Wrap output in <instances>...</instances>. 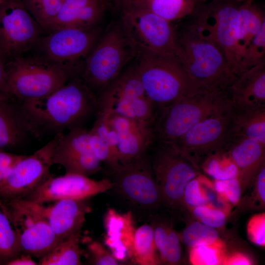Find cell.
Returning <instances> with one entry per match:
<instances>
[{
  "label": "cell",
  "mask_w": 265,
  "mask_h": 265,
  "mask_svg": "<svg viewBox=\"0 0 265 265\" xmlns=\"http://www.w3.org/2000/svg\"><path fill=\"white\" fill-rule=\"evenodd\" d=\"M16 101L27 131L37 137L81 127L98 107L97 96L80 77L70 79L47 96Z\"/></svg>",
  "instance_id": "1"
},
{
  "label": "cell",
  "mask_w": 265,
  "mask_h": 265,
  "mask_svg": "<svg viewBox=\"0 0 265 265\" xmlns=\"http://www.w3.org/2000/svg\"><path fill=\"white\" fill-rule=\"evenodd\" d=\"M232 109L226 89L201 87L158 111L153 124L155 142L173 144L202 120Z\"/></svg>",
  "instance_id": "2"
},
{
  "label": "cell",
  "mask_w": 265,
  "mask_h": 265,
  "mask_svg": "<svg viewBox=\"0 0 265 265\" xmlns=\"http://www.w3.org/2000/svg\"><path fill=\"white\" fill-rule=\"evenodd\" d=\"M136 57V73L157 111L202 87L174 56L138 50Z\"/></svg>",
  "instance_id": "3"
},
{
  "label": "cell",
  "mask_w": 265,
  "mask_h": 265,
  "mask_svg": "<svg viewBox=\"0 0 265 265\" xmlns=\"http://www.w3.org/2000/svg\"><path fill=\"white\" fill-rule=\"evenodd\" d=\"M137 52L119 21L113 23L101 34L87 56L81 78L96 95L123 72Z\"/></svg>",
  "instance_id": "4"
},
{
  "label": "cell",
  "mask_w": 265,
  "mask_h": 265,
  "mask_svg": "<svg viewBox=\"0 0 265 265\" xmlns=\"http://www.w3.org/2000/svg\"><path fill=\"white\" fill-rule=\"evenodd\" d=\"M5 69L7 94L18 102L47 96L72 78L61 66L42 56L16 57L5 63Z\"/></svg>",
  "instance_id": "5"
},
{
  "label": "cell",
  "mask_w": 265,
  "mask_h": 265,
  "mask_svg": "<svg viewBox=\"0 0 265 265\" xmlns=\"http://www.w3.org/2000/svg\"><path fill=\"white\" fill-rule=\"evenodd\" d=\"M178 39L181 49L180 60L201 87L225 90L235 80L237 76L214 44L199 36L189 26Z\"/></svg>",
  "instance_id": "6"
},
{
  "label": "cell",
  "mask_w": 265,
  "mask_h": 265,
  "mask_svg": "<svg viewBox=\"0 0 265 265\" xmlns=\"http://www.w3.org/2000/svg\"><path fill=\"white\" fill-rule=\"evenodd\" d=\"M236 0H212L199 11L189 26L199 36L214 44L224 54L233 73L239 74L238 6Z\"/></svg>",
  "instance_id": "7"
},
{
  "label": "cell",
  "mask_w": 265,
  "mask_h": 265,
  "mask_svg": "<svg viewBox=\"0 0 265 265\" xmlns=\"http://www.w3.org/2000/svg\"><path fill=\"white\" fill-rule=\"evenodd\" d=\"M119 9V22L138 50L172 55L180 60L181 49L171 22L132 3Z\"/></svg>",
  "instance_id": "8"
},
{
  "label": "cell",
  "mask_w": 265,
  "mask_h": 265,
  "mask_svg": "<svg viewBox=\"0 0 265 265\" xmlns=\"http://www.w3.org/2000/svg\"><path fill=\"white\" fill-rule=\"evenodd\" d=\"M98 110L153 124L157 108L146 95L134 66L123 71L97 96Z\"/></svg>",
  "instance_id": "9"
},
{
  "label": "cell",
  "mask_w": 265,
  "mask_h": 265,
  "mask_svg": "<svg viewBox=\"0 0 265 265\" xmlns=\"http://www.w3.org/2000/svg\"><path fill=\"white\" fill-rule=\"evenodd\" d=\"M101 34L99 26L63 27L49 32L37 44L41 56L61 66L72 78H81L84 61Z\"/></svg>",
  "instance_id": "10"
},
{
  "label": "cell",
  "mask_w": 265,
  "mask_h": 265,
  "mask_svg": "<svg viewBox=\"0 0 265 265\" xmlns=\"http://www.w3.org/2000/svg\"><path fill=\"white\" fill-rule=\"evenodd\" d=\"M155 142L149 157L162 202L168 207L178 208L182 206L186 186L200 174V169L172 145Z\"/></svg>",
  "instance_id": "11"
},
{
  "label": "cell",
  "mask_w": 265,
  "mask_h": 265,
  "mask_svg": "<svg viewBox=\"0 0 265 265\" xmlns=\"http://www.w3.org/2000/svg\"><path fill=\"white\" fill-rule=\"evenodd\" d=\"M232 109L196 124L172 145L197 168L209 157L226 151L235 136Z\"/></svg>",
  "instance_id": "12"
},
{
  "label": "cell",
  "mask_w": 265,
  "mask_h": 265,
  "mask_svg": "<svg viewBox=\"0 0 265 265\" xmlns=\"http://www.w3.org/2000/svg\"><path fill=\"white\" fill-rule=\"evenodd\" d=\"M42 29L21 0L0 2V55L6 62L37 45Z\"/></svg>",
  "instance_id": "13"
},
{
  "label": "cell",
  "mask_w": 265,
  "mask_h": 265,
  "mask_svg": "<svg viewBox=\"0 0 265 265\" xmlns=\"http://www.w3.org/2000/svg\"><path fill=\"white\" fill-rule=\"evenodd\" d=\"M58 133L46 145L19 162L0 183V198L23 199L51 176Z\"/></svg>",
  "instance_id": "14"
},
{
  "label": "cell",
  "mask_w": 265,
  "mask_h": 265,
  "mask_svg": "<svg viewBox=\"0 0 265 265\" xmlns=\"http://www.w3.org/2000/svg\"><path fill=\"white\" fill-rule=\"evenodd\" d=\"M2 200L16 230L22 253L39 260L61 241L47 221L23 200Z\"/></svg>",
  "instance_id": "15"
},
{
  "label": "cell",
  "mask_w": 265,
  "mask_h": 265,
  "mask_svg": "<svg viewBox=\"0 0 265 265\" xmlns=\"http://www.w3.org/2000/svg\"><path fill=\"white\" fill-rule=\"evenodd\" d=\"M109 170L113 186L132 202L146 208L162 202L148 154Z\"/></svg>",
  "instance_id": "16"
},
{
  "label": "cell",
  "mask_w": 265,
  "mask_h": 265,
  "mask_svg": "<svg viewBox=\"0 0 265 265\" xmlns=\"http://www.w3.org/2000/svg\"><path fill=\"white\" fill-rule=\"evenodd\" d=\"M113 187V182L108 179L95 180L86 176L65 173L51 176L23 199L40 204L62 199H87Z\"/></svg>",
  "instance_id": "17"
},
{
  "label": "cell",
  "mask_w": 265,
  "mask_h": 265,
  "mask_svg": "<svg viewBox=\"0 0 265 265\" xmlns=\"http://www.w3.org/2000/svg\"><path fill=\"white\" fill-rule=\"evenodd\" d=\"M107 122L116 136L120 164H126L147 154L155 143L153 125L116 114Z\"/></svg>",
  "instance_id": "18"
},
{
  "label": "cell",
  "mask_w": 265,
  "mask_h": 265,
  "mask_svg": "<svg viewBox=\"0 0 265 265\" xmlns=\"http://www.w3.org/2000/svg\"><path fill=\"white\" fill-rule=\"evenodd\" d=\"M22 200L47 221L61 240L80 232L86 215L91 211L86 199H62L49 206Z\"/></svg>",
  "instance_id": "19"
},
{
  "label": "cell",
  "mask_w": 265,
  "mask_h": 265,
  "mask_svg": "<svg viewBox=\"0 0 265 265\" xmlns=\"http://www.w3.org/2000/svg\"><path fill=\"white\" fill-rule=\"evenodd\" d=\"M226 91L234 111L265 106V63L240 73Z\"/></svg>",
  "instance_id": "20"
},
{
  "label": "cell",
  "mask_w": 265,
  "mask_h": 265,
  "mask_svg": "<svg viewBox=\"0 0 265 265\" xmlns=\"http://www.w3.org/2000/svg\"><path fill=\"white\" fill-rule=\"evenodd\" d=\"M105 244L119 262L132 261L136 230L131 212L121 213L109 208L104 217Z\"/></svg>",
  "instance_id": "21"
},
{
  "label": "cell",
  "mask_w": 265,
  "mask_h": 265,
  "mask_svg": "<svg viewBox=\"0 0 265 265\" xmlns=\"http://www.w3.org/2000/svg\"><path fill=\"white\" fill-rule=\"evenodd\" d=\"M227 151L238 168V178L243 195L265 164V144L254 139L235 135Z\"/></svg>",
  "instance_id": "22"
},
{
  "label": "cell",
  "mask_w": 265,
  "mask_h": 265,
  "mask_svg": "<svg viewBox=\"0 0 265 265\" xmlns=\"http://www.w3.org/2000/svg\"><path fill=\"white\" fill-rule=\"evenodd\" d=\"M27 133L17 101L11 97L0 98V149L18 145Z\"/></svg>",
  "instance_id": "23"
},
{
  "label": "cell",
  "mask_w": 265,
  "mask_h": 265,
  "mask_svg": "<svg viewBox=\"0 0 265 265\" xmlns=\"http://www.w3.org/2000/svg\"><path fill=\"white\" fill-rule=\"evenodd\" d=\"M264 23L265 14L253 1L239 5L238 43L241 56Z\"/></svg>",
  "instance_id": "24"
},
{
  "label": "cell",
  "mask_w": 265,
  "mask_h": 265,
  "mask_svg": "<svg viewBox=\"0 0 265 265\" xmlns=\"http://www.w3.org/2000/svg\"><path fill=\"white\" fill-rule=\"evenodd\" d=\"M232 121L235 135L254 139L265 144V106L240 111L233 110Z\"/></svg>",
  "instance_id": "25"
},
{
  "label": "cell",
  "mask_w": 265,
  "mask_h": 265,
  "mask_svg": "<svg viewBox=\"0 0 265 265\" xmlns=\"http://www.w3.org/2000/svg\"><path fill=\"white\" fill-rule=\"evenodd\" d=\"M128 3L145 8L170 22L192 14L197 5L196 0H135Z\"/></svg>",
  "instance_id": "26"
},
{
  "label": "cell",
  "mask_w": 265,
  "mask_h": 265,
  "mask_svg": "<svg viewBox=\"0 0 265 265\" xmlns=\"http://www.w3.org/2000/svg\"><path fill=\"white\" fill-rule=\"evenodd\" d=\"M80 232L61 240L39 260L40 265H80L83 250L80 245Z\"/></svg>",
  "instance_id": "27"
},
{
  "label": "cell",
  "mask_w": 265,
  "mask_h": 265,
  "mask_svg": "<svg viewBox=\"0 0 265 265\" xmlns=\"http://www.w3.org/2000/svg\"><path fill=\"white\" fill-rule=\"evenodd\" d=\"M21 253L14 225L4 201L0 198V265H7Z\"/></svg>",
  "instance_id": "28"
},
{
  "label": "cell",
  "mask_w": 265,
  "mask_h": 265,
  "mask_svg": "<svg viewBox=\"0 0 265 265\" xmlns=\"http://www.w3.org/2000/svg\"><path fill=\"white\" fill-rule=\"evenodd\" d=\"M131 261L139 265L160 264L152 226L145 224L136 229Z\"/></svg>",
  "instance_id": "29"
},
{
  "label": "cell",
  "mask_w": 265,
  "mask_h": 265,
  "mask_svg": "<svg viewBox=\"0 0 265 265\" xmlns=\"http://www.w3.org/2000/svg\"><path fill=\"white\" fill-rule=\"evenodd\" d=\"M181 241L189 248L200 245H215L226 248L217 230L196 220L187 225L181 234Z\"/></svg>",
  "instance_id": "30"
},
{
  "label": "cell",
  "mask_w": 265,
  "mask_h": 265,
  "mask_svg": "<svg viewBox=\"0 0 265 265\" xmlns=\"http://www.w3.org/2000/svg\"><path fill=\"white\" fill-rule=\"evenodd\" d=\"M244 197L242 196L232 214L235 217L249 211L265 208V164L262 165Z\"/></svg>",
  "instance_id": "31"
},
{
  "label": "cell",
  "mask_w": 265,
  "mask_h": 265,
  "mask_svg": "<svg viewBox=\"0 0 265 265\" xmlns=\"http://www.w3.org/2000/svg\"><path fill=\"white\" fill-rule=\"evenodd\" d=\"M200 168L214 180H228L238 178V168L227 150L206 159Z\"/></svg>",
  "instance_id": "32"
},
{
  "label": "cell",
  "mask_w": 265,
  "mask_h": 265,
  "mask_svg": "<svg viewBox=\"0 0 265 265\" xmlns=\"http://www.w3.org/2000/svg\"><path fill=\"white\" fill-rule=\"evenodd\" d=\"M101 163L93 151H90L63 158L55 164L62 166L65 173L88 176L102 169Z\"/></svg>",
  "instance_id": "33"
},
{
  "label": "cell",
  "mask_w": 265,
  "mask_h": 265,
  "mask_svg": "<svg viewBox=\"0 0 265 265\" xmlns=\"http://www.w3.org/2000/svg\"><path fill=\"white\" fill-rule=\"evenodd\" d=\"M64 0H21L26 9L43 29L53 22Z\"/></svg>",
  "instance_id": "34"
},
{
  "label": "cell",
  "mask_w": 265,
  "mask_h": 265,
  "mask_svg": "<svg viewBox=\"0 0 265 265\" xmlns=\"http://www.w3.org/2000/svg\"><path fill=\"white\" fill-rule=\"evenodd\" d=\"M97 0H64L56 17L45 31L70 27L85 8Z\"/></svg>",
  "instance_id": "35"
},
{
  "label": "cell",
  "mask_w": 265,
  "mask_h": 265,
  "mask_svg": "<svg viewBox=\"0 0 265 265\" xmlns=\"http://www.w3.org/2000/svg\"><path fill=\"white\" fill-rule=\"evenodd\" d=\"M200 174L191 180L186 186L183 196L182 206L188 210L192 208L208 204H213V197L209 193L206 185L209 182Z\"/></svg>",
  "instance_id": "36"
},
{
  "label": "cell",
  "mask_w": 265,
  "mask_h": 265,
  "mask_svg": "<svg viewBox=\"0 0 265 265\" xmlns=\"http://www.w3.org/2000/svg\"><path fill=\"white\" fill-rule=\"evenodd\" d=\"M263 63H265V23L243 51L239 62V74Z\"/></svg>",
  "instance_id": "37"
},
{
  "label": "cell",
  "mask_w": 265,
  "mask_h": 265,
  "mask_svg": "<svg viewBox=\"0 0 265 265\" xmlns=\"http://www.w3.org/2000/svg\"><path fill=\"white\" fill-rule=\"evenodd\" d=\"M226 248L203 245L189 248L188 260L193 265H219L226 254Z\"/></svg>",
  "instance_id": "38"
},
{
  "label": "cell",
  "mask_w": 265,
  "mask_h": 265,
  "mask_svg": "<svg viewBox=\"0 0 265 265\" xmlns=\"http://www.w3.org/2000/svg\"><path fill=\"white\" fill-rule=\"evenodd\" d=\"M193 217L203 224L218 230L223 229L228 220V213L213 204L197 207L189 210Z\"/></svg>",
  "instance_id": "39"
},
{
  "label": "cell",
  "mask_w": 265,
  "mask_h": 265,
  "mask_svg": "<svg viewBox=\"0 0 265 265\" xmlns=\"http://www.w3.org/2000/svg\"><path fill=\"white\" fill-rule=\"evenodd\" d=\"M213 185L215 194L224 203L232 207L238 205L242 195L238 178L214 180Z\"/></svg>",
  "instance_id": "40"
},
{
  "label": "cell",
  "mask_w": 265,
  "mask_h": 265,
  "mask_svg": "<svg viewBox=\"0 0 265 265\" xmlns=\"http://www.w3.org/2000/svg\"><path fill=\"white\" fill-rule=\"evenodd\" d=\"M246 232L249 239L255 245L265 247V213L253 215L248 219Z\"/></svg>",
  "instance_id": "41"
},
{
  "label": "cell",
  "mask_w": 265,
  "mask_h": 265,
  "mask_svg": "<svg viewBox=\"0 0 265 265\" xmlns=\"http://www.w3.org/2000/svg\"><path fill=\"white\" fill-rule=\"evenodd\" d=\"M182 251L179 234L168 224L167 239L164 265H176L182 260Z\"/></svg>",
  "instance_id": "42"
},
{
  "label": "cell",
  "mask_w": 265,
  "mask_h": 265,
  "mask_svg": "<svg viewBox=\"0 0 265 265\" xmlns=\"http://www.w3.org/2000/svg\"><path fill=\"white\" fill-rule=\"evenodd\" d=\"M87 250L91 262L96 265H118L119 262L104 244L93 240L88 243Z\"/></svg>",
  "instance_id": "43"
},
{
  "label": "cell",
  "mask_w": 265,
  "mask_h": 265,
  "mask_svg": "<svg viewBox=\"0 0 265 265\" xmlns=\"http://www.w3.org/2000/svg\"><path fill=\"white\" fill-rule=\"evenodd\" d=\"M167 223H158L153 226L154 240L160 264L164 265L165 261L167 239Z\"/></svg>",
  "instance_id": "44"
},
{
  "label": "cell",
  "mask_w": 265,
  "mask_h": 265,
  "mask_svg": "<svg viewBox=\"0 0 265 265\" xmlns=\"http://www.w3.org/2000/svg\"><path fill=\"white\" fill-rule=\"evenodd\" d=\"M25 157L6 153L0 149V169L7 174Z\"/></svg>",
  "instance_id": "45"
},
{
  "label": "cell",
  "mask_w": 265,
  "mask_h": 265,
  "mask_svg": "<svg viewBox=\"0 0 265 265\" xmlns=\"http://www.w3.org/2000/svg\"><path fill=\"white\" fill-rule=\"evenodd\" d=\"M253 263L252 259L247 254L239 251H235L229 254L226 252L222 265H250Z\"/></svg>",
  "instance_id": "46"
},
{
  "label": "cell",
  "mask_w": 265,
  "mask_h": 265,
  "mask_svg": "<svg viewBox=\"0 0 265 265\" xmlns=\"http://www.w3.org/2000/svg\"><path fill=\"white\" fill-rule=\"evenodd\" d=\"M5 61L0 55V98L9 97L6 86Z\"/></svg>",
  "instance_id": "47"
},
{
  "label": "cell",
  "mask_w": 265,
  "mask_h": 265,
  "mask_svg": "<svg viewBox=\"0 0 265 265\" xmlns=\"http://www.w3.org/2000/svg\"><path fill=\"white\" fill-rule=\"evenodd\" d=\"M38 264L32 259L30 255L21 253L15 259L9 261L6 265H36Z\"/></svg>",
  "instance_id": "48"
},
{
  "label": "cell",
  "mask_w": 265,
  "mask_h": 265,
  "mask_svg": "<svg viewBox=\"0 0 265 265\" xmlns=\"http://www.w3.org/2000/svg\"><path fill=\"white\" fill-rule=\"evenodd\" d=\"M134 0H111V1H113L118 8H120L122 5Z\"/></svg>",
  "instance_id": "49"
},
{
  "label": "cell",
  "mask_w": 265,
  "mask_h": 265,
  "mask_svg": "<svg viewBox=\"0 0 265 265\" xmlns=\"http://www.w3.org/2000/svg\"><path fill=\"white\" fill-rule=\"evenodd\" d=\"M6 174L5 172L0 169V183L3 180Z\"/></svg>",
  "instance_id": "50"
},
{
  "label": "cell",
  "mask_w": 265,
  "mask_h": 265,
  "mask_svg": "<svg viewBox=\"0 0 265 265\" xmlns=\"http://www.w3.org/2000/svg\"><path fill=\"white\" fill-rule=\"evenodd\" d=\"M208 0H196L197 5L203 4Z\"/></svg>",
  "instance_id": "51"
},
{
  "label": "cell",
  "mask_w": 265,
  "mask_h": 265,
  "mask_svg": "<svg viewBox=\"0 0 265 265\" xmlns=\"http://www.w3.org/2000/svg\"><path fill=\"white\" fill-rule=\"evenodd\" d=\"M254 0H236L238 2L243 3L249 1H253Z\"/></svg>",
  "instance_id": "52"
},
{
  "label": "cell",
  "mask_w": 265,
  "mask_h": 265,
  "mask_svg": "<svg viewBox=\"0 0 265 265\" xmlns=\"http://www.w3.org/2000/svg\"><path fill=\"white\" fill-rule=\"evenodd\" d=\"M108 0V1H111V0Z\"/></svg>",
  "instance_id": "53"
},
{
  "label": "cell",
  "mask_w": 265,
  "mask_h": 265,
  "mask_svg": "<svg viewBox=\"0 0 265 265\" xmlns=\"http://www.w3.org/2000/svg\"><path fill=\"white\" fill-rule=\"evenodd\" d=\"M2 0H0V2H1Z\"/></svg>",
  "instance_id": "54"
}]
</instances>
